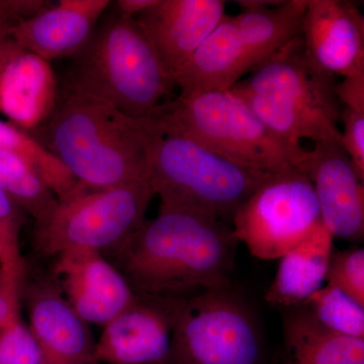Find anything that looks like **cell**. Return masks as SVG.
Returning a JSON list of instances; mask_svg holds the SVG:
<instances>
[{
	"mask_svg": "<svg viewBox=\"0 0 364 364\" xmlns=\"http://www.w3.org/2000/svg\"><path fill=\"white\" fill-rule=\"evenodd\" d=\"M154 193L148 179L117 188L77 191L35 223L33 245L41 257L71 249L107 252L124 243L146 220Z\"/></svg>",
	"mask_w": 364,
	"mask_h": 364,
	"instance_id": "cell-7",
	"label": "cell"
},
{
	"mask_svg": "<svg viewBox=\"0 0 364 364\" xmlns=\"http://www.w3.org/2000/svg\"><path fill=\"white\" fill-rule=\"evenodd\" d=\"M301 39L308 58L326 73H364V18L353 2L306 0Z\"/></svg>",
	"mask_w": 364,
	"mask_h": 364,
	"instance_id": "cell-15",
	"label": "cell"
},
{
	"mask_svg": "<svg viewBox=\"0 0 364 364\" xmlns=\"http://www.w3.org/2000/svg\"><path fill=\"white\" fill-rule=\"evenodd\" d=\"M50 272L69 305L88 324L107 325L136 299L122 273L100 251H64L53 258Z\"/></svg>",
	"mask_w": 364,
	"mask_h": 364,
	"instance_id": "cell-13",
	"label": "cell"
},
{
	"mask_svg": "<svg viewBox=\"0 0 364 364\" xmlns=\"http://www.w3.org/2000/svg\"><path fill=\"white\" fill-rule=\"evenodd\" d=\"M251 71L240 31L233 16L226 14L182 67L174 85L182 97L229 90Z\"/></svg>",
	"mask_w": 364,
	"mask_h": 364,
	"instance_id": "cell-17",
	"label": "cell"
},
{
	"mask_svg": "<svg viewBox=\"0 0 364 364\" xmlns=\"http://www.w3.org/2000/svg\"><path fill=\"white\" fill-rule=\"evenodd\" d=\"M0 188L23 214L42 221L58 198L37 171L21 158L0 150Z\"/></svg>",
	"mask_w": 364,
	"mask_h": 364,
	"instance_id": "cell-23",
	"label": "cell"
},
{
	"mask_svg": "<svg viewBox=\"0 0 364 364\" xmlns=\"http://www.w3.org/2000/svg\"><path fill=\"white\" fill-rule=\"evenodd\" d=\"M226 14V1L222 0H157L136 21L174 83L186 61Z\"/></svg>",
	"mask_w": 364,
	"mask_h": 364,
	"instance_id": "cell-14",
	"label": "cell"
},
{
	"mask_svg": "<svg viewBox=\"0 0 364 364\" xmlns=\"http://www.w3.org/2000/svg\"><path fill=\"white\" fill-rule=\"evenodd\" d=\"M149 122L147 178L161 205L231 222L242 203L272 174L249 168L188 136Z\"/></svg>",
	"mask_w": 364,
	"mask_h": 364,
	"instance_id": "cell-5",
	"label": "cell"
},
{
	"mask_svg": "<svg viewBox=\"0 0 364 364\" xmlns=\"http://www.w3.org/2000/svg\"><path fill=\"white\" fill-rule=\"evenodd\" d=\"M259 325L231 286L177 301L167 364H262Z\"/></svg>",
	"mask_w": 364,
	"mask_h": 364,
	"instance_id": "cell-8",
	"label": "cell"
},
{
	"mask_svg": "<svg viewBox=\"0 0 364 364\" xmlns=\"http://www.w3.org/2000/svg\"><path fill=\"white\" fill-rule=\"evenodd\" d=\"M299 169L313 184L321 220L333 237L363 241L364 181L340 141L316 143Z\"/></svg>",
	"mask_w": 364,
	"mask_h": 364,
	"instance_id": "cell-12",
	"label": "cell"
},
{
	"mask_svg": "<svg viewBox=\"0 0 364 364\" xmlns=\"http://www.w3.org/2000/svg\"><path fill=\"white\" fill-rule=\"evenodd\" d=\"M157 0H117L114 2L117 14L128 18H136L139 14L149 9Z\"/></svg>",
	"mask_w": 364,
	"mask_h": 364,
	"instance_id": "cell-33",
	"label": "cell"
},
{
	"mask_svg": "<svg viewBox=\"0 0 364 364\" xmlns=\"http://www.w3.org/2000/svg\"><path fill=\"white\" fill-rule=\"evenodd\" d=\"M340 121L343 123L340 143L364 181V111L341 107Z\"/></svg>",
	"mask_w": 364,
	"mask_h": 364,
	"instance_id": "cell-28",
	"label": "cell"
},
{
	"mask_svg": "<svg viewBox=\"0 0 364 364\" xmlns=\"http://www.w3.org/2000/svg\"><path fill=\"white\" fill-rule=\"evenodd\" d=\"M23 213L0 188V270L21 296L28 263L21 252Z\"/></svg>",
	"mask_w": 364,
	"mask_h": 364,
	"instance_id": "cell-25",
	"label": "cell"
},
{
	"mask_svg": "<svg viewBox=\"0 0 364 364\" xmlns=\"http://www.w3.org/2000/svg\"><path fill=\"white\" fill-rule=\"evenodd\" d=\"M32 135L81 188H117L147 178L149 122L97 98L60 88L56 107Z\"/></svg>",
	"mask_w": 364,
	"mask_h": 364,
	"instance_id": "cell-2",
	"label": "cell"
},
{
	"mask_svg": "<svg viewBox=\"0 0 364 364\" xmlns=\"http://www.w3.org/2000/svg\"><path fill=\"white\" fill-rule=\"evenodd\" d=\"M284 0H240L236 1L242 9H260V7H272L282 4Z\"/></svg>",
	"mask_w": 364,
	"mask_h": 364,
	"instance_id": "cell-34",
	"label": "cell"
},
{
	"mask_svg": "<svg viewBox=\"0 0 364 364\" xmlns=\"http://www.w3.org/2000/svg\"><path fill=\"white\" fill-rule=\"evenodd\" d=\"M28 306L30 328L42 364H97L90 324L69 305L50 272L26 268L21 301Z\"/></svg>",
	"mask_w": 364,
	"mask_h": 364,
	"instance_id": "cell-10",
	"label": "cell"
},
{
	"mask_svg": "<svg viewBox=\"0 0 364 364\" xmlns=\"http://www.w3.org/2000/svg\"><path fill=\"white\" fill-rule=\"evenodd\" d=\"M301 306L326 329L364 339V306L336 287H321Z\"/></svg>",
	"mask_w": 364,
	"mask_h": 364,
	"instance_id": "cell-24",
	"label": "cell"
},
{
	"mask_svg": "<svg viewBox=\"0 0 364 364\" xmlns=\"http://www.w3.org/2000/svg\"><path fill=\"white\" fill-rule=\"evenodd\" d=\"M179 298L138 296L104 326L95 363L167 364Z\"/></svg>",
	"mask_w": 364,
	"mask_h": 364,
	"instance_id": "cell-11",
	"label": "cell"
},
{
	"mask_svg": "<svg viewBox=\"0 0 364 364\" xmlns=\"http://www.w3.org/2000/svg\"><path fill=\"white\" fill-rule=\"evenodd\" d=\"M21 296L0 270V325L7 324L20 315Z\"/></svg>",
	"mask_w": 364,
	"mask_h": 364,
	"instance_id": "cell-31",
	"label": "cell"
},
{
	"mask_svg": "<svg viewBox=\"0 0 364 364\" xmlns=\"http://www.w3.org/2000/svg\"><path fill=\"white\" fill-rule=\"evenodd\" d=\"M333 238L329 230L320 222L279 258L274 280L265 296L270 305L298 308L323 287L333 252Z\"/></svg>",
	"mask_w": 364,
	"mask_h": 364,
	"instance_id": "cell-19",
	"label": "cell"
},
{
	"mask_svg": "<svg viewBox=\"0 0 364 364\" xmlns=\"http://www.w3.org/2000/svg\"><path fill=\"white\" fill-rule=\"evenodd\" d=\"M334 76L314 65L301 35L229 90L272 133L294 146L341 138Z\"/></svg>",
	"mask_w": 364,
	"mask_h": 364,
	"instance_id": "cell-3",
	"label": "cell"
},
{
	"mask_svg": "<svg viewBox=\"0 0 364 364\" xmlns=\"http://www.w3.org/2000/svg\"><path fill=\"white\" fill-rule=\"evenodd\" d=\"M326 282L364 306V249L333 251Z\"/></svg>",
	"mask_w": 364,
	"mask_h": 364,
	"instance_id": "cell-26",
	"label": "cell"
},
{
	"mask_svg": "<svg viewBox=\"0 0 364 364\" xmlns=\"http://www.w3.org/2000/svg\"><path fill=\"white\" fill-rule=\"evenodd\" d=\"M286 364H364V339L326 329L303 306L284 320Z\"/></svg>",
	"mask_w": 364,
	"mask_h": 364,
	"instance_id": "cell-20",
	"label": "cell"
},
{
	"mask_svg": "<svg viewBox=\"0 0 364 364\" xmlns=\"http://www.w3.org/2000/svg\"><path fill=\"white\" fill-rule=\"evenodd\" d=\"M52 4L50 0H0V26L13 30Z\"/></svg>",
	"mask_w": 364,
	"mask_h": 364,
	"instance_id": "cell-29",
	"label": "cell"
},
{
	"mask_svg": "<svg viewBox=\"0 0 364 364\" xmlns=\"http://www.w3.org/2000/svg\"><path fill=\"white\" fill-rule=\"evenodd\" d=\"M109 0H59L11 31L21 49L51 61L73 57L92 37Z\"/></svg>",
	"mask_w": 364,
	"mask_h": 364,
	"instance_id": "cell-16",
	"label": "cell"
},
{
	"mask_svg": "<svg viewBox=\"0 0 364 364\" xmlns=\"http://www.w3.org/2000/svg\"><path fill=\"white\" fill-rule=\"evenodd\" d=\"M0 150L30 164L52 189L58 200L79 188L78 182L58 158L46 149L28 132L11 123L0 121Z\"/></svg>",
	"mask_w": 364,
	"mask_h": 364,
	"instance_id": "cell-22",
	"label": "cell"
},
{
	"mask_svg": "<svg viewBox=\"0 0 364 364\" xmlns=\"http://www.w3.org/2000/svg\"><path fill=\"white\" fill-rule=\"evenodd\" d=\"M61 88L97 98L133 117H148L173 90L136 18L112 11L71 57Z\"/></svg>",
	"mask_w": 364,
	"mask_h": 364,
	"instance_id": "cell-4",
	"label": "cell"
},
{
	"mask_svg": "<svg viewBox=\"0 0 364 364\" xmlns=\"http://www.w3.org/2000/svg\"><path fill=\"white\" fill-rule=\"evenodd\" d=\"M335 93L343 107L364 111V73L344 77L335 85Z\"/></svg>",
	"mask_w": 364,
	"mask_h": 364,
	"instance_id": "cell-30",
	"label": "cell"
},
{
	"mask_svg": "<svg viewBox=\"0 0 364 364\" xmlns=\"http://www.w3.org/2000/svg\"><path fill=\"white\" fill-rule=\"evenodd\" d=\"M238 244L229 224L160 205L124 243L102 253L138 296L186 298L231 286Z\"/></svg>",
	"mask_w": 364,
	"mask_h": 364,
	"instance_id": "cell-1",
	"label": "cell"
},
{
	"mask_svg": "<svg viewBox=\"0 0 364 364\" xmlns=\"http://www.w3.org/2000/svg\"><path fill=\"white\" fill-rule=\"evenodd\" d=\"M165 130L188 136L235 163L274 174L301 166L305 148L282 140L230 90L164 102L151 116Z\"/></svg>",
	"mask_w": 364,
	"mask_h": 364,
	"instance_id": "cell-6",
	"label": "cell"
},
{
	"mask_svg": "<svg viewBox=\"0 0 364 364\" xmlns=\"http://www.w3.org/2000/svg\"><path fill=\"white\" fill-rule=\"evenodd\" d=\"M306 7V0H284L277 6L243 9L233 16L252 71L301 35Z\"/></svg>",
	"mask_w": 364,
	"mask_h": 364,
	"instance_id": "cell-21",
	"label": "cell"
},
{
	"mask_svg": "<svg viewBox=\"0 0 364 364\" xmlns=\"http://www.w3.org/2000/svg\"><path fill=\"white\" fill-rule=\"evenodd\" d=\"M58 93L51 63L23 51L0 75V112L11 124L32 133L51 116Z\"/></svg>",
	"mask_w": 364,
	"mask_h": 364,
	"instance_id": "cell-18",
	"label": "cell"
},
{
	"mask_svg": "<svg viewBox=\"0 0 364 364\" xmlns=\"http://www.w3.org/2000/svg\"><path fill=\"white\" fill-rule=\"evenodd\" d=\"M11 31L0 26V75L18 55L25 51L14 40Z\"/></svg>",
	"mask_w": 364,
	"mask_h": 364,
	"instance_id": "cell-32",
	"label": "cell"
},
{
	"mask_svg": "<svg viewBox=\"0 0 364 364\" xmlns=\"http://www.w3.org/2000/svg\"><path fill=\"white\" fill-rule=\"evenodd\" d=\"M320 222L313 184L298 167H291L265 179L236 210L231 227L251 255L274 260Z\"/></svg>",
	"mask_w": 364,
	"mask_h": 364,
	"instance_id": "cell-9",
	"label": "cell"
},
{
	"mask_svg": "<svg viewBox=\"0 0 364 364\" xmlns=\"http://www.w3.org/2000/svg\"><path fill=\"white\" fill-rule=\"evenodd\" d=\"M0 364H42L37 342L21 316L0 325Z\"/></svg>",
	"mask_w": 364,
	"mask_h": 364,
	"instance_id": "cell-27",
	"label": "cell"
}]
</instances>
